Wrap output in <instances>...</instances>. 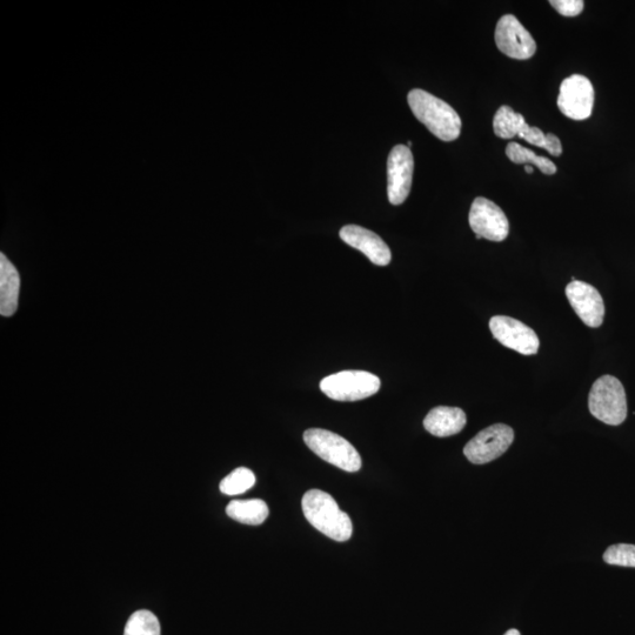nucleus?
<instances>
[{
  "label": "nucleus",
  "instance_id": "1",
  "mask_svg": "<svg viewBox=\"0 0 635 635\" xmlns=\"http://www.w3.org/2000/svg\"><path fill=\"white\" fill-rule=\"evenodd\" d=\"M413 115L427 129L444 142H453L461 132V119L451 105L420 89H414L407 96Z\"/></svg>",
  "mask_w": 635,
  "mask_h": 635
},
{
  "label": "nucleus",
  "instance_id": "2",
  "mask_svg": "<svg viewBox=\"0 0 635 635\" xmlns=\"http://www.w3.org/2000/svg\"><path fill=\"white\" fill-rule=\"evenodd\" d=\"M302 507L306 520L324 536L339 543L352 537V520L340 510L337 501L329 493L320 490L305 493Z\"/></svg>",
  "mask_w": 635,
  "mask_h": 635
},
{
  "label": "nucleus",
  "instance_id": "3",
  "mask_svg": "<svg viewBox=\"0 0 635 635\" xmlns=\"http://www.w3.org/2000/svg\"><path fill=\"white\" fill-rule=\"evenodd\" d=\"M307 447L333 466L346 472H358L362 469V457L354 446L343 437L331 431L310 429L304 433Z\"/></svg>",
  "mask_w": 635,
  "mask_h": 635
},
{
  "label": "nucleus",
  "instance_id": "4",
  "mask_svg": "<svg viewBox=\"0 0 635 635\" xmlns=\"http://www.w3.org/2000/svg\"><path fill=\"white\" fill-rule=\"evenodd\" d=\"M588 409L594 418L618 426L627 418V399L623 384L616 377L604 376L593 384Z\"/></svg>",
  "mask_w": 635,
  "mask_h": 635
},
{
  "label": "nucleus",
  "instance_id": "5",
  "mask_svg": "<svg viewBox=\"0 0 635 635\" xmlns=\"http://www.w3.org/2000/svg\"><path fill=\"white\" fill-rule=\"evenodd\" d=\"M380 385V379L370 372L343 371L320 381V390L333 400L358 401L374 396Z\"/></svg>",
  "mask_w": 635,
  "mask_h": 635
},
{
  "label": "nucleus",
  "instance_id": "6",
  "mask_svg": "<svg viewBox=\"0 0 635 635\" xmlns=\"http://www.w3.org/2000/svg\"><path fill=\"white\" fill-rule=\"evenodd\" d=\"M513 440L512 427L505 424L492 425L467 443L464 454L472 464L484 465L503 456L510 449Z\"/></svg>",
  "mask_w": 635,
  "mask_h": 635
},
{
  "label": "nucleus",
  "instance_id": "7",
  "mask_svg": "<svg viewBox=\"0 0 635 635\" xmlns=\"http://www.w3.org/2000/svg\"><path fill=\"white\" fill-rule=\"evenodd\" d=\"M594 106V89L591 80L583 75H573L560 85L558 108L567 118L586 120Z\"/></svg>",
  "mask_w": 635,
  "mask_h": 635
},
{
  "label": "nucleus",
  "instance_id": "8",
  "mask_svg": "<svg viewBox=\"0 0 635 635\" xmlns=\"http://www.w3.org/2000/svg\"><path fill=\"white\" fill-rule=\"evenodd\" d=\"M469 222L476 236L491 242H504L510 233V224L504 211L497 204L483 197L474 200Z\"/></svg>",
  "mask_w": 635,
  "mask_h": 635
},
{
  "label": "nucleus",
  "instance_id": "9",
  "mask_svg": "<svg viewBox=\"0 0 635 635\" xmlns=\"http://www.w3.org/2000/svg\"><path fill=\"white\" fill-rule=\"evenodd\" d=\"M414 160L410 147H393L387 160V195L392 205H401L410 195Z\"/></svg>",
  "mask_w": 635,
  "mask_h": 635
},
{
  "label": "nucleus",
  "instance_id": "10",
  "mask_svg": "<svg viewBox=\"0 0 635 635\" xmlns=\"http://www.w3.org/2000/svg\"><path fill=\"white\" fill-rule=\"evenodd\" d=\"M496 44L505 56L518 60L530 59L537 52L536 40L512 15L500 18L496 28Z\"/></svg>",
  "mask_w": 635,
  "mask_h": 635
},
{
  "label": "nucleus",
  "instance_id": "11",
  "mask_svg": "<svg viewBox=\"0 0 635 635\" xmlns=\"http://www.w3.org/2000/svg\"><path fill=\"white\" fill-rule=\"evenodd\" d=\"M490 330L494 339L507 349L524 356L538 353L540 342L537 333L517 319L506 316L493 317L490 320Z\"/></svg>",
  "mask_w": 635,
  "mask_h": 635
},
{
  "label": "nucleus",
  "instance_id": "12",
  "mask_svg": "<svg viewBox=\"0 0 635 635\" xmlns=\"http://www.w3.org/2000/svg\"><path fill=\"white\" fill-rule=\"evenodd\" d=\"M566 297L574 312L578 314L585 325L593 327V329L603 325L605 304L596 287L579 282V280H573L566 287Z\"/></svg>",
  "mask_w": 635,
  "mask_h": 635
},
{
  "label": "nucleus",
  "instance_id": "13",
  "mask_svg": "<svg viewBox=\"0 0 635 635\" xmlns=\"http://www.w3.org/2000/svg\"><path fill=\"white\" fill-rule=\"evenodd\" d=\"M339 236L347 245L364 253L374 265L386 266L391 263L390 247L376 233L362 226L347 225L340 230Z\"/></svg>",
  "mask_w": 635,
  "mask_h": 635
},
{
  "label": "nucleus",
  "instance_id": "14",
  "mask_svg": "<svg viewBox=\"0 0 635 635\" xmlns=\"http://www.w3.org/2000/svg\"><path fill=\"white\" fill-rule=\"evenodd\" d=\"M467 418L458 407L439 406L427 414L424 419L425 430L434 437L446 438L464 430Z\"/></svg>",
  "mask_w": 635,
  "mask_h": 635
},
{
  "label": "nucleus",
  "instance_id": "15",
  "mask_svg": "<svg viewBox=\"0 0 635 635\" xmlns=\"http://www.w3.org/2000/svg\"><path fill=\"white\" fill-rule=\"evenodd\" d=\"M20 276L4 253L0 254V314L11 317L18 309Z\"/></svg>",
  "mask_w": 635,
  "mask_h": 635
},
{
  "label": "nucleus",
  "instance_id": "16",
  "mask_svg": "<svg viewBox=\"0 0 635 635\" xmlns=\"http://www.w3.org/2000/svg\"><path fill=\"white\" fill-rule=\"evenodd\" d=\"M269 513V506L260 499L232 500L226 507V514L231 519L252 526L262 525Z\"/></svg>",
  "mask_w": 635,
  "mask_h": 635
},
{
  "label": "nucleus",
  "instance_id": "17",
  "mask_svg": "<svg viewBox=\"0 0 635 635\" xmlns=\"http://www.w3.org/2000/svg\"><path fill=\"white\" fill-rule=\"evenodd\" d=\"M506 156L514 164H532L544 173V175L552 176L557 173V166L550 159L540 157L527 147L518 143H510L506 146Z\"/></svg>",
  "mask_w": 635,
  "mask_h": 635
},
{
  "label": "nucleus",
  "instance_id": "18",
  "mask_svg": "<svg viewBox=\"0 0 635 635\" xmlns=\"http://www.w3.org/2000/svg\"><path fill=\"white\" fill-rule=\"evenodd\" d=\"M526 120L510 106H501L493 119V130L501 139H512L519 135Z\"/></svg>",
  "mask_w": 635,
  "mask_h": 635
},
{
  "label": "nucleus",
  "instance_id": "19",
  "mask_svg": "<svg viewBox=\"0 0 635 635\" xmlns=\"http://www.w3.org/2000/svg\"><path fill=\"white\" fill-rule=\"evenodd\" d=\"M254 484H256L254 473L246 469V467H239V469L225 477L219 487L220 492L226 494V496H239V494L252 489Z\"/></svg>",
  "mask_w": 635,
  "mask_h": 635
},
{
  "label": "nucleus",
  "instance_id": "20",
  "mask_svg": "<svg viewBox=\"0 0 635 635\" xmlns=\"http://www.w3.org/2000/svg\"><path fill=\"white\" fill-rule=\"evenodd\" d=\"M124 635H160L159 620L150 611H137L127 621Z\"/></svg>",
  "mask_w": 635,
  "mask_h": 635
},
{
  "label": "nucleus",
  "instance_id": "21",
  "mask_svg": "<svg viewBox=\"0 0 635 635\" xmlns=\"http://www.w3.org/2000/svg\"><path fill=\"white\" fill-rule=\"evenodd\" d=\"M604 561L608 565L635 568V545L617 544L608 547Z\"/></svg>",
  "mask_w": 635,
  "mask_h": 635
},
{
  "label": "nucleus",
  "instance_id": "22",
  "mask_svg": "<svg viewBox=\"0 0 635 635\" xmlns=\"http://www.w3.org/2000/svg\"><path fill=\"white\" fill-rule=\"evenodd\" d=\"M550 4L554 10H557L561 16L577 17L584 10V2L581 0H552Z\"/></svg>",
  "mask_w": 635,
  "mask_h": 635
},
{
  "label": "nucleus",
  "instance_id": "23",
  "mask_svg": "<svg viewBox=\"0 0 635 635\" xmlns=\"http://www.w3.org/2000/svg\"><path fill=\"white\" fill-rule=\"evenodd\" d=\"M505 635H520V632L518 630H514L513 628V630L507 631Z\"/></svg>",
  "mask_w": 635,
  "mask_h": 635
},
{
  "label": "nucleus",
  "instance_id": "24",
  "mask_svg": "<svg viewBox=\"0 0 635 635\" xmlns=\"http://www.w3.org/2000/svg\"><path fill=\"white\" fill-rule=\"evenodd\" d=\"M525 171H526L527 173H530V175H532V173H533V167H532V166H530V165H526V166H525Z\"/></svg>",
  "mask_w": 635,
  "mask_h": 635
},
{
  "label": "nucleus",
  "instance_id": "25",
  "mask_svg": "<svg viewBox=\"0 0 635 635\" xmlns=\"http://www.w3.org/2000/svg\"><path fill=\"white\" fill-rule=\"evenodd\" d=\"M412 146V142L407 143V147Z\"/></svg>",
  "mask_w": 635,
  "mask_h": 635
}]
</instances>
